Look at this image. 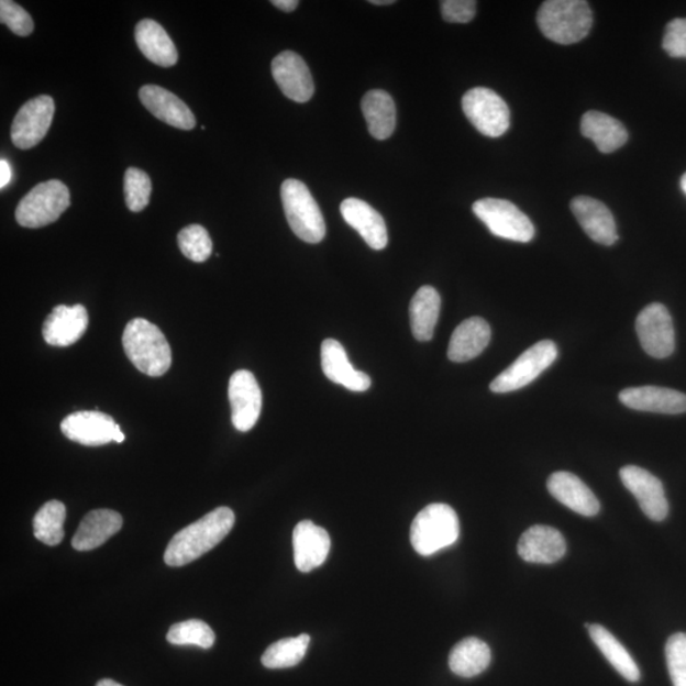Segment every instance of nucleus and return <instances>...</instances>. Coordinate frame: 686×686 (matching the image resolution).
I'll list each match as a JSON object with an SVG mask.
<instances>
[{
  "mask_svg": "<svg viewBox=\"0 0 686 686\" xmlns=\"http://www.w3.org/2000/svg\"><path fill=\"white\" fill-rule=\"evenodd\" d=\"M234 512L218 508L178 532L169 542L165 562L170 567H182L198 560L223 541L234 527Z\"/></svg>",
  "mask_w": 686,
  "mask_h": 686,
  "instance_id": "1",
  "label": "nucleus"
},
{
  "mask_svg": "<svg viewBox=\"0 0 686 686\" xmlns=\"http://www.w3.org/2000/svg\"><path fill=\"white\" fill-rule=\"evenodd\" d=\"M122 345L129 361L148 377H162L169 370L172 365L169 343L158 327L150 321L143 318L130 321L122 334Z\"/></svg>",
  "mask_w": 686,
  "mask_h": 686,
  "instance_id": "2",
  "label": "nucleus"
},
{
  "mask_svg": "<svg viewBox=\"0 0 686 686\" xmlns=\"http://www.w3.org/2000/svg\"><path fill=\"white\" fill-rule=\"evenodd\" d=\"M593 21L591 8L584 0H549L536 15L542 34L561 45L576 44L589 35Z\"/></svg>",
  "mask_w": 686,
  "mask_h": 686,
  "instance_id": "3",
  "label": "nucleus"
},
{
  "mask_svg": "<svg viewBox=\"0 0 686 686\" xmlns=\"http://www.w3.org/2000/svg\"><path fill=\"white\" fill-rule=\"evenodd\" d=\"M460 532V519L454 509L445 504H432L414 518L411 543L416 552L428 557L453 545Z\"/></svg>",
  "mask_w": 686,
  "mask_h": 686,
  "instance_id": "4",
  "label": "nucleus"
},
{
  "mask_svg": "<svg viewBox=\"0 0 686 686\" xmlns=\"http://www.w3.org/2000/svg\"><path fill=\"white\" fill-rule=\"evenodd\" d=\"M281 200L286 219L298 239L312 244L324 240L322 211L303 182L294 178L286 179L281 186Z\"/></svg>",
  "mask_w": 686,
  "mask_h": 686,
  "instance_id": "5",
  "label": "nucleus"
},
{
  "mask_svg": "<svg viewBox=\"0 0 686 686\" xmlns=\"http://www.w3.org/2000/svg\"><path fill=\"white\" fill-rule=\"evenodd\" d=\"M70 207L67 186L57 179L34 187L15 209V220L24 228H43L55 223Z\"/></svg>",
  "mask_w": 686,
  "mask_h": 686,
  "instance_id": "6",
  "label": "nucleus"
},
{
  "mask_svg": "<svg viewBox=\"0 0 686 686\" xmlns=\"http://www.w3.org/2000/svg\"><path fill=\"white\" fill-rule=\"evenodd\" d=\"M558 348L550 340L536 342L535 345L522 353L508 369L504 370L491 383L489 389L494 394H510L529 386L541 377L549 367L557 361Z\"/></svg>",
  "mask_w": 686,
  "mask_h": 686,
  "instance_id": "7",
  "label": "nucleus"
},
{
  "mask_svg": "<svg viewBox=\"0 0 686 686\" xmlns=\"http://www.w3.org/2000/svg\"><path fill=\"white\" fill-rule=\"evenodd\" d=\"M473 212L487 225L489 232L500 239L520 243L534 239L533 223L508 200L480 199L473 206Z\"/></svg>",
  "mask_w": 686,
  "mask_h": 686,
  "instance_id": "8",
  "label": "nucleus"
},
{
  "mask_svg": "<svg viewBox=\"0 0 686 686\" xmlns=\"http://www.w3.org/2000/svg\"><path fill=\"white\" fill-rule=\"evenodd\" d=\"M465 117L480 134L498 137L510 128V110L493 89L477 87L464 95L462 100Z\"/></svg>",
  "mask_w": 686,
  "mask_h": 686,
  "instance_id": "9",
  "label": "nucleus"
},
{
  "mask_svg": "<svg viewBox=\"0 0 686 686\" xmlns=\"http://www.w3.org/2000/svg\"><path fill=\"white\" fill-rule=\"evenodd\" d=\"M55 103L51 96H38L24 103L13 120L12 142L20 150L34 148L52 126Z\"/></svg>",
  "mask_w": 686,
  "mask_h": 686,
  "instance_id": "10",
  "label": "nucleus"
},
{
  "mask_svg": "<svg viewBox=\"0 0 686 686\" xmlns=\"http://www.w3.org/2000/svg\"><path fill=\"white\" fill-rule=\"evenodd\" d=\"M637 334L646 353L656 358H665L674 353L675 331L672 316L665 306L653 303L637 317Z\"/></svg>",
  "mask_w": 686,
  "mask_h": 686,
  "instance_id": "11",
  "label": "nucleus"
},
{
  "mask_svg": "<svg viewBox=\"0 0 686 686\" xmlns=\"http://www.w3.org/2000/svg\"><path fill=\"white\" fill-rule=\"evenodd\" d=\"M228 397L234 428L241 432L255 428L263 410V391L255 375L248 370L235 372L229 380Z\"/></svg>",
  "mask_w": 686,
  "mask_h": 686,
  "instance_id": "12",
  "label": "nucleus"
},
{
  "mask_svg": "<svg viewBox=\"0 0 686 686\" xmlns=\"http://www.w3.org/2000/svg\"><path fill=\"white\" fill-rule=\"evenodd\" d=\"M620 479L651 520H665L668 513V502L664 486L657 477L635 465H627L620 469Z\"/></svg>",
  "mask_w": 686,
  "mask_h": 686,
  "instance_id": "13",
  "label": "nucleus"
},
{
  "mask_svg": "<svg viewBox=\"0 0 686 686\" xmlns=\"http://www.w3.org/2000/svg\"><path fill=\"white\" fill-rule=\"evenodd\" d=\"M274 79L291 101L306 103L314 95L312 75L303 57L294 52L277 55L272 65Z\"/></svg>",
  "mask_w": 686,
  "mask_h": 686,
  "instance_id": "14",
  "label": "nucleus"
},
{
  "mask_svg": "<svg viewBox=\"0 0 686 686\" xmlns=\"http://www.w3.org/2000/svg\"><path fill=\"white\" fill-rule=\"evenodd\" d=\"M118 427L111 416L100 411L75 412L67 416L60 424L65 438L85 446L111 443Z\"/></svg>",
  "mask_w": 686,
  "mask_h": 686,
  "instance_id": "15",
  "label": "nucleus"
},
{
  "mask_svg": "<svg viewBox=\"0 0 686 686\" xmlns=\"http://www.w3.org/2000/svg\"><path fill=\"white\" fill-rule=\"evenodd\" d=\"M88 329V312L81 306H57L46 318L43 334L48 345L68 347L75 345Z\"/></svg>",
  "mask_w": 686,
  "mask_h": 686,
  "instance_id": "16",
  "label": "nucleus"
},
{
  "mask_svg": "<svg viewBox=\"0 0 686 686\" xmlns=\"http://www.w3.org/2000/svg\"><path fill=\"white\" fill-rule=\"evenodd\" d=\"M294 561L300 572H310L323 565L331 550V538L314 522L305 520L294 529Z\"/></svg>",
  "mask_w": 686,
  "mask_h": 686,
  "instance_id": "17",
  "label": "nucleus"
},
{
  "mask_svg": "<svg viewBox=\"0 0 686 686\" xmlns=\"http://www.w3.org/2000/svg\"><path fill=\"white\" fill-rule=\"evenodd\" d=\"M571 210L590 239L602 246H612L618 241L615 217L602 202L587 196L572 200Z\"/></svg>",
  "mask_w": 686,
  "mask_h": 686,
  "instance_id": "18",
  "label": "nucleus"
},
{
  "mask_svg": "<svg viewBox=\"0 0 686 686\" xmlns=\"http://www.w3.org/2000/svg\"><path fill=\"white\" fill-rule=\"evenodd\" d=\"M144 108L166 124L181 129L192 130L196 119L192 111L182 100L159 86H144L139 92Z\"/></svg>",
  "mask_w": 686,
  "mask_h": 686,
  "instance_id": "19",
  "label": "nucleus"
},
{
  "mask_svg": "<svg viewBox=\"0 0 686 686\" xmlns=\"http://www.w3.org/2000/svg\"><path fill=\"white\" fill-rule=\"evenodd\" d=\"M341 214L345 222L363 236L367 246L375 251L387 247L388 232L386 222L369 203L355 198L341 203Z\"/></svg>",
  "mask_w": 686,
  "mask_h": 686,
  "instance_id": "20",
  "label": "nucleus"
},
{
  "mask_svg": "<svg viewBox=\"0 0 686 686\" xmlns=\"http://www.w3.org/2000/svg\"><path fill=\"white\" fill-rule=\"evenodd\" d=\"M620 402L635 411L679 414L686 412V395L668 388L637 387L619 394Z\"/></svg>",
  "mask_w": 686,
  "mask_h": 686,
  "instance_id": "21",
  "label": "nucleus"
},
{
  "mask_svg": "<svg viewBox=\"0 0 686 686\" xmlns=\"http://www.w3.org/2000/svg\"><path fill=\"white\" fill-rule=\"evenodd\" d=\"M322 369L327 378L351 391H366L372 386L369 375L358 372L348 361L345 347L327 339L321 347Z\"/></svg>",
  "mask_w": 686,
  "mask_h": 686,
  "instance_id": "22",
  "label": "nucleus"
},
{
  "mask_svg": "<svg viewBox=\"0 0 686 686\" xmlns=\"http://www.w3.org/2000/svg\"><path fill=\"white\" fill-rule=\"evenodd\" d=\"M566 551L565 538L558 530L544 525L529 528L521 535L518 544V552L522 560L530 563H542V565H550V563L560 561Z\"/></svg>",
  "mask_w": 686,
  "mask_h": 686,
  "instance_id": "23",
  "label": "nucleus"
},
{
  "mask_svg": "<svg viewBox=\"0 0 686 686\" xmlns=\"http://www.w3.org/2000/svg\"><path fill=\"white\" fill-rule=\"evenodd\" d=\"M549 491L566 508L583 517H595L600 511L598 498L582 479L568 472H557L549 479Z\"/></svg>",
  "mask_w": 686,
  "mask_h": 686,
  "instance_id": "24",
  "label": "nucleus"
},
{
  "mask_svg": "<svg viewBox=\"0 0 686 686\" xmlns=\"http://www.w3.org/2000/svg\"><path fill=\"white\" fill-rule=\"evenodd\" d=\"M491 341V327L484 318L473 317L456 327L449 343L447 357L453 363H467L479 356Z\"/></svg>",
  "mask_w": 686,
  "mask_h": 686,
  "instance_id": "25",
  "label": "nucleus"
},
{
  "mask_svg": "<svg viewBox=\"0 0 686 686\" xmlns=\"http://www.w3.org/2000/svg\"><path fill=\"white\" fill-rule=\"evenodd\" d=\"M122 522L121 514L113 510L101 509L87 513L73 538V549L79 552L98 549L120 532Z\"/></svg>",
  "mask_w": 686,
  "mask_h": 686,
  "instance_id": "26",
  "label": "nucleus"
},
{
  "mask_svg": "<svg viewBox=\"0 0 686 686\" xmlns=\"http://www.w3.org/2000/svg\"><path fill=\"white\" fill-rule=\"evenodd\" d=\"M135 40L141 52L159 67H174L178 62V52L165 29L153 20H143L135 29Z\"/></svg>",
  "mask_w": 686,
  "mask_h": 686,
  "instance_id": "27",
  "label": "nucleus"
},
{
  "mask_svg": "<svg viewBox=\"0 0 686 686\" xmlns=\"http://www.w3.org/2000/svg\"><path fill=\"white\" fill-rule=\"evenodd\" d=\"M582 133L590 139L601 153H612L628 142V132L622 122L599 111L586 112L582 120Z\"/></svg>",
  "mask_w": 686,
  "mask_h": 686,
  "instance_id": "28",
  "label": "nucleus"
},
{
  "mask_svg": "<svg viewBox=\"0 0 686 686\" xmlns=\"http://www.w3.org/2000/svg\"><path fill=\"white\" fill-rule=\"evenodd\" d=\"M362 110L373 137L386 141L395 133L397 112L389 93L381 89L367 92L363 98Z\"/></svg>",
  "mask_w": 686,
  "mask_h": 686,
  "instance_id": "29",
  "label": "nucleus"
},
{
  "mask_svg": "<svg viewBox=\"0 0 686 686\" xmlns=\"http://www.w3.org/2000/svg\"><path fill=\"white\" fill-rule=\"evenodd\" d=\"M441 298L432 286H422L410 306L411 329L416 340L428 342L434 338L439 321Z\"/></svg>",
  "mask_w": 686,
  "mask_h": 686,
  "instance_id": "30",
  "label": "nucleus"
},
{
  "mask_svg": "<svg viewBox=\"0 0 686 686\" xmlns=\"http://www.w3.org/2000/svg\"><path fill=\"white\" fill-rule=\"evenodd\" d=\"M491 650L484 641L471 637L456 644L449 656V666L461 677H475L491 664Z\"/></svg>",
  "mask_w": 686,
  "mask_h": 686,
  "instance_id": "31",
  "label": "nucleus"
},
{
  "mask_svg": "<svg viewBox=\"0 0 686 686\" xmlns=\"http://www.w3.org/2000/svg\"><path fill=\"white\" fill-rule=\"evenodd\" d=\"M590 637L601 651L602 655L609 661L612 667L624 677L628 682H639L641 679V672L639 666L634 663V660L629 652L624 649L615 635H612L607 628L600 624L587 626Z\"/></svg>",
  "mask_w": 686,
  "mask_h": 686,
  "instance_id": "32",
  "label": "nucleus"
},
{
  "mask_svg": "<svg viewBox=\"0 0 686 686\" xmlns=\"http://www.w3.org/2000/svg\"><path fill=\"white\" fill-rule=\"evenodd\" d=\"M67 508L60 501H48L38 510L34 518V534L46 545L60 544L64 539V522Z\"/></svg>",
  "mask_w": 686,
  "mask_h": 686,
  "instance_id": "33",
  "label": "nucleus"
},
{
  "mask_svg": "<svg viewBox=\"0 0 686 686\" xmlns=\"http://www.w3.org/2000/svg\"><path fill=\"white\" fill-rule=\"evenodd\" d=\"M309 643L310 637L308 634L277 641L265 651L263 665L267 668L297 666L305 659Z\"/></svg>",
  "mask_w": 686,
  "mask_h": 686,
  "instance_id": "34",
  "label": "nucleus"
},
{
  "mask_svg": "<svg viewBox=\"0 0 686 686\" xmlns=\"http://www.w3.org/2000/svg\"><path fill=\"white\" fill-rule=\"evenodd\" d=\"M167 641L176 644V646L193 644V646L209 650L215 642V633L202 620L191 619L172 626L167 634Z\"/></svg>",
  "mask_w": 686,
  "mask_h": 686,
  "instance_id": "35",
  "label": "nucleus"
},
{
  "mask_svg": "<svg viewBox=\"0 0 686 686\" xmlns=\"http://www.w3.org/2000/svg\"><path fill=\"white\" fill-rule=\"evenodd\" d=\"M177 242L184 256L193 263H206L211 256L212 242L207 229L201 225L193 224L184 228L178 233Z\"/></svg>",
  "mask_w": 686,
  "mask_h": 686,
  "instance_id": "36",
  "label": "nucleus"
},
{
  "mask_svg": "<svg viewBox=\"0 0 686 686\" xmlns=\"http://www.w3.org/2000/svg\"><path fill=\"white\" fill-rule=\"evenodd\" d=\"M126 207L141 212L150 206L152 182L148 175L139 168H129L124 181Z\"/></svg>",
  "mask_w": 686,
  "mask_h": 686,
  "instance_id": "37",
  "label": "nucleus"
},
{
  "mask_svg": "<svg viewBox=\"0 0 686 686\" xmlns=\"http://www.w3.org/2000/svg\"><path fill=\"white\" fill-rule=\"evenodd\" d=\"M666 663L674 686H686V634L676 633L666 643Z\"/></svg>",
  "mask_w": 686,
  "mask_h": 686,
  "instance_id": "38",
  "label": "nucleus"
},
{
  "mask_svg": "<svg viewBox=\"0 0 686 686\" xmlns=\"http://www.w3.org/2000/svg\"><path fill=\"white\" fill-rule=\"evenodd\" d=\"M0 21L19 36H29L34 31L35 24L31 15L18 3L11 0L0 2Z\"/></svg>",
  "mask_w": 686,
  "mask_h": 686,
  "instance_id": "39",
  "label": "nucleus"
},
{
  "mask_svg": "<svg viewBox=\"0 0 686 686\" xmlns=\"http://www.w3.org/2000/svg\"><path fill=\"white\" fill-rule=\"evenodd\" d=\"M663 48L672 57H686V19H676L667 24Z\"/></svg>",
  "mask_w": 686,
  "mask_h": 686,
  "instance_id": "40",
  "label": "nucleus"
},
{
  "mask_svg": "<svg viewBox=\"0 0 686 686\" xmlns=\"http://www.w3.org/2000/svg\"><path fill=\"white\" fill-rule=\"evenodd\" d=\"M440 5L443 19L451 23H468L475 19L477 10L473 0H445Z\"/></svg>",
  "mask_w": 686,
  "mask_h": 686,
  "instance_id": "41",
  "label": "nucleus"
},
{
  "mask_svg": "<svg viewBox=\"0 0 686 686\" xmlns=\"http://www.w3.org/2000/svg\"><path fill=\"white\" fill-rule=\"evenodd\" d=\"M12 178V170L10 167V163L5 159L0 161V187L4 189V187L10 184Z\"/></svg>",
  "mask_w": 686,
  "mask_h": 686,
  "instance_id": "42",
  "label": "nucleus"
},
{
  "mask_svg": "<svg viewBox=\"0 0 686 686\" xmlns=\"http://www.w3.org/2000/svg\"><path fill=\"white\" fill-rule=\"evenodd\" d=\"M272 4L289 13L297 10L299 2L298 0H273Z\"/></svg>",
  "mask_w": 686,
  "mask_h": 686,
  "instance_id": "43",
  "label": "nucleus"
},
{
  "mask_svg": "<svg viewBox=\"0 0 686 686\" xmlns=\"http://www.w3.org/2000/svg\"><path fill=\"white\" fill-rule=\"evenodd\" d=\"M125 440L124 432L121 431L120 427H118L117 432H114L113 441H117L118 444L122 443Z\"/></svg>",
  "mask_w": 686,
  "mask_h": 686,
  "instance_id": "44",
  "label": "nucleus"
},
{
  "mask_svg": "<svg viewBox=\"0 0 686 686\" xmlns=\"http://www.w3.org/2000/svg\"><path fill=\"white\" fill-rule=\"evenodd\" d=\"M96 686H124L111 679H102L96 684Z\"/></svg>",
  "mask_w": 686,
  "mask_h": 686,
  "instance_id": "45",
  "label": "nucleus"
},
{
  "mask_svg": "<svg viewBox=\"0 0 686 686\" xmlns=\"http://www.w3.org/2000/svg\"><path fill=\"white\" fill-rule=\"evenodd\" d=\"M370 4L374 5H388V4H395V0H372V2H369Z\"/></svg>",
  "mask_w": 686,
  "mask_h": 686,
  "instance_id": "46",
  "label": "nucleus"
},
{
  "mask_svg": "<svg viewBox=\"0 0 686 686\" xmlns=\"http://www.w3.org/2000/svg\"><path fill=\"white\" fill-rule=\"evenodd\" d=\"M681 186L683 192L686 195V174L682 177Z\"/></svg>",
  "mask_w": 686,
  "mask_h": 686,
  "instance_id": "47",
  "label": "nucleus"
}]
</instances>
